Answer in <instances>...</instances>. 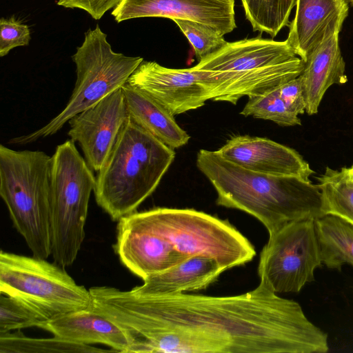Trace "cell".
Listing matches in <instances>:
<instances>
[{"mask_svg":"<svg viewBox=\"0 0 353 353\" xmlns=\"http://www.w3.org/2000/svg\"><path fill=\"white\" fill-rule=\"evenodd\" d=\"M92 308L130 336V350L164 353H325L327 333L301 306L259 283L236 296H143L90 289Z\"/></svg>","mask_w":353,"mask_h":353,"instance_id":"1","label":"cell"},{"mask_svg":"<svg viewBox=\"0 0 353 353\" xmlns=\"http://www.w3.org/2000/svg\"><path fill=\"white\" fill-rule=\"evenodd\" d=\"M196 166L214 188L217 205L254 216L269 234L289 223L323 216L321 190L310 180L252 172L216 150H200Z\"/></svg>","mask_w":353,"mask_h":353,"instance_id":"2","label":"cell"},{"mask_svg":"<svg viewBox=\"0 0 353 353\" xmlns=\"http://www.w3.org/2000/svg\"><path fill=\"white\" fill-rule=\"evenodd\" d=\"M304 66L286 41L259 37L227 42L192 68L212 100L236 104L300 76Z\"/></svg>","mask_w":353,"mask_h":353,"instance_id":"3","label":"cell"},{"mask_svg":"<svg viewBox=\"0 0 353 353\" xmlns=\"http://www.w3.org/2000/svg\"><path fill=\"white\" fill-rule=\"evenodd\" d=\"M175 157L129 117L96 176L95 199L113 221L137 212L156 190Z\"/></svg>","mask_w":353,"mask_h":353,"instance_id":"4","label":"cell"},{"mask_svg":"<svg viewBox=\"0 0 353 353\" xmlns=\"http://www.w3.org/2000/svg\"><path fill=\"white\" fill-rule=\"evenodd\" d=\"M52 156L0 145V195L34 256L52 254Z\"/></svg>","mask_w":353,"mask_h":353,"instance_id":"5","label":"cell"},{"mask_svg":"<svg viewBox=\"0 0 353 353\" xmlns=\"http://www.w3.org/2000/svg\"><path fill=\"white\" fill-rule=\"evenodd\" d=\"M129 216L190 257L215 259L225 270L250 261L252 244L229 222L193 209L156 208Z\"/></svg>","mask_w":353,"mask_h":353,"instance_id":"6","label":"cell"},{"mask_svg":"<svg viewBox=\"0 0 353 353\" xmlns=\"http://www.w3.org/2000/svg\"><path fill=\"white\" fill-rule=\"evenodd\" d=\"M77 79L73 92L63 110L42 128L11 139L8 143L26 145L52 136L73 117L97 104L105 97L127 83L143 61L112 49L107 34L97 24L84 34L82 44L72 56Z\"/></svg>","mask_w":353,"mask_h":353,"instance_id":"7","label":"cell"},{"mask_svg":"<svg viewBox=\"0 0 353 353\" xmlns=\"http://www.w3.org/2000/svg\"><path fill=\"white\" fill-rule=\"evenodd\" d=\"M72 140L58 145L52 156V255L67 267L76 260L85 239V225L96 177Z\"/></svg>","mask_w":353,"mask_h":353,"instance_id":"8","label":"cell"},{"mask_svg":"<svg viewBox=\"0 0 353 353\" xmlns=\"http://www.w3.org/2000/svg\"><path fill=\"white\" fill-rule=\"evenodd\" d=\"M0 292L24 303L42 321L85 309L92 303L90 290L78 285L64 267L3 250Z\"/></svg>","mask_w":353,"mask_h":353,"instance_id":"9","label":"cell"},{"mask_svg":"<svg viewBox=\"0 0 353 353\" xmlns=\"http://www.w3.org/2000/svg\"><path fill=\"white\" fill-rule=\"evenodd\" d=\"M269 235L260 255V283L276 294L299 292L323 263L315 219L289 223Z\"/></svg>","mask_w":353,"mask_h":353,"instance_id":"10","label":"cell"},{"mask_svg":"<svg viewBox=\"0 0 353 353\" xmlns=\"http://www.w3.org/2000/svg\"><path fill=\"white\" fill-rule=\"evenodd\" d=\"M128 119L122 87L73 117L68 135L80 145L89 166L101 170Z\"/></svg>","mask_w":353,"mask_h":353,"instance_id":"11","label":"cell"},{"mask_svg":"<svg viewBox=\"0 0 353 353\" xmlns=\"http://www.w3.org/2000/svg\"><path fill=\"white\" fill-rule=\"evenodd\" d=\"M127 83L148 94L174 116L201 108L212 99L193 68L173 69L143 61Z\"/></svg>","mask_w":353,"mask_h":353,"instance_id":"12","label":"cell"},{"mask_svg":"<svg viewBox=\"0 0 353 353\" xmlns=\"http://www.w3.org/2000/svg\"><path fill=\"white\" fill-rule=\"evenodd\" d=\"M234 6V0H121L111 14L117 23L141 17L187 19L224 36L236 28Z\"/></svg>","mask_w":353,"mask_h":353,"instance_id":"13","label":"cell"},{"mask_svg":"<svg viewBox=\"0 0 353 353\" xmlns=\"http://www.w3.org/2000/svg\"><path fill=\"white\" fill-rule=\"evenodd\" d=\"M216 152L225 160L255 172L306 181L314 173L297 151L267 138L233 136Z\"/></svg>","mask_w":353,"mask_h":353,"instance_id":"14","label":"cell"},{"mask_svg":"<svg viewBox=\"0 0 353 353\" xmlns=\"http://www.w3.org/2000/svg\"><path fill=\"white\" fill-rule=\"evenodd\" d=\"M348 10L345 0H296L287 43L306 62L327 35L341 30Z\"/></svg>","mask_w":353,"mask_h":353,"instance_id":"15","label":"cell"},{"mask_svg":"<svg viewBox=\"0 0 353 353\" xmlns=\"http://www.w3.org/2000/svg\"><path fill=\"white\" fill-rule=\"evenodd\" d=\"M37 327L72 343L105 345L117 352L130 353L132 343L124 330L90 306L41 321Z\"/></svg>","mask_w":353,"mask_h":353,"instance_id":"16","label":"cell"},{"mask_svg":"<svg viewBox=\"0 0 353 353\" xmlns=\"http://www.w3.org/2000/svg\"><path fill=\"white\" fill-rule=\"evenodd\" d=\"M339 32L330 33L313 50L300 75L305 112L309 115L318 112L322 99L331 85L347 81L345 63L339 43Z\"/></svg>","mask_w":353,"mask_h":353,"instance_id":"17","label":"cell"},{"mask_svg":"<svg viewBox=\"0 0 353 353\" xmlns=\"http://www.w3.org/2000/svg\"><path fill=\"white\" fill-rule=\"evenodd\" d=\"M225 270L213 259L195 255L173 268L143 279L132 292L143 296H165L205 289Z\"/></svg>","mask_w":353,"mask_h":353,"instance_id":"18","label":"cell"},{"mask_svg":"<svg viewBox=\"0 0 353 353\" xmlns=\"http://www.w3.org/2000/svg\"><path fill=\"white\" fill-rule=\"evenodd\" d=\"M129 118L172 149L188 143L190 137L166 108L128 83L122 86Z\"/></svg>","mask_w":353,"mask_h":353,"instance_id":"19","label":"cell"},{"mask_svg":"<svg viewBox=\"0 0 353 353\" xmlns=\"http://www.w3.org/2000/svg\"><path fill=\"white\" fill-rule=\"evenodd\" d=\"M315 228L323 263L339 271L345 263L353 266V225L327 214L315 219Z\"/></svg>","mask_w":353,"mask_h":353,"instance_id":"20","label":"cell"},{"mask_svg":"<svg viewBox=\"0 0 353 353\" xmlns=\"http://www.w3.org/2000/svg\"><path fill=\"white\" fill-rule=\"evenodd\" d=\"M317 179L323 216H336L353 225V181L347 168L337 170L327 167Z\"/></svg>","mask_w":353,"mask_h":353,"instance_id":"21","label":"cell"},{"mask_svg":"<svg viewBox=\"0 0 353 353\" xmlns=\"http://www.w3.org/2000/svg\"><path fill=\"white\" fill-rule=\"evenodd\" d=\"M114 352L72 343L53 336L37 339L24 335L20 330L15 332L0 333V353H94Z\"/></svg>","mask_w":353,"mask_h":353,"instance_id":"22","label":"cell"},{"mask_svg":"<svg viewBox=\"0 0 353 353\" xmlns=\"http://www.w3.org/2000/svg\"><path fill=\"white\" fill-rule=\"evenodd\" d=\"M247 20L254 31L276 37L290 25V16L296 0H241Z\"/></svg>","mask_w":353,"mask_h":353,"instance_id":"23","label":"cell"},{"mask_svg":"<svg viewBox=\"0 0 353 353\" xmlns=\"http://www.w3.org/2000/svg\"><path fill=\"white\" fill-rule=\"evenodd\" d=\"M241 114L272 121L281 126L301 125L298 115L292 112L280 95L279 86L270 89L262 94L252 96Z\"/></svg>","mask_w":353,"mask_h":353,"instance_id":"24","label":"cell"},{"mask_svg":"<svg viewBox=\"0 0 353 353\" xmlns=\"http://www.w3.org/2000/svg\"><path fill=\"white\" fill-rule=\"evenodd\" d=\"M172 21L192 45L199 61L227 43L223 36L203 24L182 19H174Z\"/></svg>","mask_w":353,"mask_h":353,"instance_id":"25","label":"cell"},{"mask_svg":"<svg viewBox=\"0 0 353 353\" xmlns=\"http://www.w3.org/2000/svg\"><path fill=\"white\" fill-rule=\"evenodd\" d=\"M43 321L39 316L19 300L1 294L0 297V333L37 327Z\"/></svg>","mask_w":353,"mask_h":353,"instance_id":"26","label":"cell"},{"mask_svg":"<svg viewBox=\"0 0 353 353\" xmlns=\"http://www.w3.org/2000/svg\"><path fill=\"white\" fill-rule=\"evenodd\" d=\"M31 39L28 25L16 19L1 17L0 20V56L4 57L13 48L28 46Z\"/></svg>","mask_w":353,"mask_h":353,"instance_id":"27","label":"cell"},{"mask_svg":"<svg viewBox=\"0 0 353 353\" xmlns=\"http://www.w3.org/2000/svg\"><path fill=\"white\" fill-rule=\"evenodd\" d=\"M280 95L288 108L296 114L305 112L306 103L300 76L279 85Z\"/></svg>","mask_w":353,"mask_h":353,"instance_id":"28","label":"cell"},{"mask_svg":"<svg viewBox=\"0 0 353 353\" xmlns=\"http://www.w3.org/2000/svg\"><path fill=\"white\" fill-rule=\"evenodd\" d=\"M121 0H58V6L78 8L88 13L94 19H100L104 14L114 9Z\"/></svg>","mask_w":353,"mask_h":353,"instance_id":"29","label":"cell"},{"mask_svg":"<svg viewBox=\"0 0 353 353\" xmlns=\"http://www.w3.org/2000/svg\"><path fill=\"white\" fill-rule=\"evenodd\" d=\"M347 171L349 176L353 181V165L350 168H347Z\"/></svg>","mask_w":353,"mask_h":353,"instance_id":"30","label":"cell"},{"mask_svg":"<svg viewBox=\"0 0 353 353\" xmlns=\"http://www.w3.org/2000/svg\"><path fill=\"white\" fill-rule=\"evenodd\" d=\"M349 1L353 5V0H349Z\"/></svg>","mask_w":353,"mask_h":353,"instance_id":"31","label":"cell"}]
</instances>
